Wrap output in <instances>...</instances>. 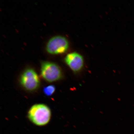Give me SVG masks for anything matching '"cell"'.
Segmentation results:
<instances>
[{"label":"cell","mask_w":134,"mask_h":134,"mask_svg":"<svg viewBox=\"0 0 134 134\" xmlns=\"http://www.w3.org/2000/svg\"><path fill=\"white\" fill-rule=\"evenodd\" d=\"M64 60L70 69L75 73L79 72L83 68V58L78 53L74 52L69 53L65 57Z\"/></svg>","instance_id":"obj_5"},{"label":"cell","mask_w":134,"mask_h":134,"mask_svg":"<svg viewBox=\"0 0 134 134\" xmlns=\"http://www.w3.org/2000/svg\"><path fill=\"white\" fill-rule=\"evenodd\" d=\"M68 48V42L66 38L61 36H56L50 38L48 41L46 49L49 54L56 55L66 52Z\"/></svg>","instance_id":"obj_4"},{"label":"cell","mask_w":134,"mask_h":134,"mask_svg":"<svg viewBox=\"0 0 134 134\" xmlns=\"http://www.w3.org/2000/svg\"><path fill=\"white\" fill-rule=\"evenodd\" d=\"M28 118L31 122L38 126L47 124L51 118V111L49 107L43 104L33 105L28 111Z\"/></svg>","instance_id":"obj_1"},{"label":"cell","mask_w":134,"mask_h":134,"mask_svg":"<svg viewBox=\"0 0 134 134\" xmlns=\"http://www.w3.org/2000/svg\"><path fill=\"white\" fill-rule=\"evenodd\" d=\"M21 85L25 90L32 91L39 87L40 80L36 71L31 68L25 70L20 79Z\"/></svg>","instance_id":"obj_3"},{"label":"cell","mask_w":134,"mask_h":134,"mask_svg":"<svg viewBox=\"0 0 134 134\" xmlns=\"http://www.w3.org/2000/svg\"><path fill=\"white\" fill-rule=\"evenodd\" d=\"M55 90V87L50 85L45 87L43 89V92L45 95L48 96H51L54 93Z\"/></svg>","instance_id":"obj_6"},{"label":"cell","mask_w":134,"mask_h":134,"mask_svg":"<svg viewBox=\"0 0 134 134\" xmlns=\"http://www.w3.org/2000/svg\"><path fill=\"white\" fill-rule=\"evenodd\" d=\"M41 73L43 79L49 82H53L62 79L63 73L61 68L56 64L48 61L42 63Z\"/></svg>","instance_id":"obj_2"}]
</instances>
